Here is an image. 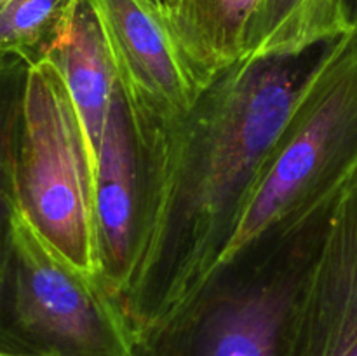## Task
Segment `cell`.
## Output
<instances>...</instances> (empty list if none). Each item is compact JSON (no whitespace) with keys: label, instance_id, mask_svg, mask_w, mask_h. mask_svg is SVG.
Masks as SVG:
<instances>
[{"label":"cell","instance_id":"1","mask_svg":"<svg viewBox=\"0 0 357 356\" xmlns=\"http://www.w3.org/2000/svg\"><path fill=\"white\" fill-rule=\"evenodd\" d=\"M303 58L236 63L142 147V222L124 299L138 344L209 293L213 267L314 61Z\"/></svg>","mask_w":357,"mask_h":356},{"label":"cell","instance_id":"2","mask_svg":"<svg viewBox=\"0 0 357 356\" xmlns=\"http://www.w3.org/2000/svg\"><path fill=\"white\" fill-rule=\"evenodd\" d=\"M357 171V21L323 45L300 86L284 129L248 192L209 292L271 239L317 222Z\"/></svg>","mask_w":357,"mask_h":356},{"label":"cell","instance_id":"3","mask_svg":"<svg viewBox=\"0 0 357 356\" xmlns=\"http://www.w3.org/2000/svg\"><path fill=\"white\" fill-rule=\"evenodd\" d=\"M136 344L103 278L56 253L16 206L0 288V356H135Z\"/></svg>","mask_w":357,"mask_h":356},{"label":"cell","instance_id":"4","mask_svg":"<svg viewBox=\"0 0 357 356\" xmlns=\"http://www.w3.org/2000/svg\"><path fill=\"white\" fill-rule=\"evenodd\" d=\"M14 181L17 206L42 239L101 278L89 154L65 80L47 58L28 65L24 77Z\"/></svg>","mask_w":357,"mask_h":356},{"label":"cell","instance_id":"5","mask_svg":"<svg viewBox=\"0 0 357 356\" xmlns=\"http://www.w3.org/2000/svg\"><path fill=\"white\" fill-rule=\"evenodd\" d=\"M284 356H357V171L314 227L282 339Z\"/></svg>","mask_w":357,"mask_h":356},{"label":"cell","instance_id":"6","mask_svg":"<svg viewBox=\"0 0 357 356\" xmlns=\"http://www.w3.org/2000/svg\"><path fill=\"white\" fill-rule=\"evenodd\" d=\"M139 143L190 112L201 89L162 17L145 0H93Z\"/></svg>","mask_w":357,"mask_h":356},{"label":"cell","instance_id":"7","mask_svg":"<svg viewBox=\"0 0 357 356\" xmlns=\"http://www.w3.org/2000/svg\"><path fill=\"white\" fill-rule=\"evenodd\" d=\"M300 271L209 292L183 320L139 342L135 356H284V321Z\"/></svg>","mask_w":357,"mask_h":356},{"label":"cell","instance_id":"8","mask_svg":"<svg viewBox=\"0 0 357 356\" xmlns=\"http://www.w3.org/2000/svg\"><path fill=\"white\" fill-rule=\"evenodd\" d=\"M145 159L121 91L110 105L93 184V218L103 281L124 306L142 222Z\"/></svg>","mask_w":357,"mask_h":356},{"label":"cell","instance_id":"9","mask_svg":"<svg viewBox=\"0 0 357 356\" xmlns=\"http://www.w3.org/2000/svg\"><path fill=\"white\" fill-rule=\"evenodd\" d=\"M45 58L58 66L72 98L86 140L94 184L110 105L117 91V77L93 0H73Z\"/></svg>","mask_w":357,"mask_h":356},{"label":"cell","instance_id":"10","mask_svg":"<svg viewBox=\"0 0 357 356\" xmlns=\"http://www.w3.org/2000/svg\"><path fill=\"white\" fill-rule=\"evenodd\" d=\"M258 3L260 0H178L176 9L164 20L199 89L243 59Z\"/></svg>","mask_w":357,"mask_h":356},{"label":"cell","instance_id":"11","mask_svg":"<svg viewBox=\"0 0 357 356\" xmlns=\"http://www.w3.org/2000/svg\"><path fill=\"white\" fill-rule=\"evenodd\" d=\"M352 27L347 0H260L248 27L243 59L303 58Z\"/></svg>","mask_w":357,"mask_h":356},{"label":"cell","instance_id":"12","mask_svg":"<svg viewBox=\"0 0 357 356\" xmlns=\"http://www.w3.org/2000/svg\"><path fill=\"white\" fill-rule=\"evenodd\" d=\"M26 70V59L0 52V288L9 257L13 216L17 206L14 166Z\"/></svg>","mask_w":357,"mask_h":356},{"label":"cell","instance_id":"13","mask_svg":"<svg viewBox=\"0 0 357 356\" xmlns=\"http://www.w3.org/2000/svg\"><path fill=\"white\" fill-rule=\"evenodd\" d=\"M73 0H3L0 3V52L28 65L44 59L54 44Z\"/></svg>","mask_w":357,"mask_h":356},{"label":"cell","instance_id":"14","mask_svg":"<svg viewBox=\"0 0 357 356\" xmlns=\"http://www.w3.org/2000/svg\"><path fill=\"white\" fill-rule=\"evenodd\" d=\"M157 14H159L162 20H167V17L173 14V10L176 9L178 0H145Z\"/></svg>","mask_w":357,"mask_h":356},{"label":"cell","instance_id":"15","mask_svg":"<svg viewBox=\"0 0 357 356\" xmlns=\"http://www.w3.org/2000/svg\"><path fill=\"white\" fill-rule=\"evenodd\" d=\"M352 16H354V21H357V0H356V6L352 9Z\"/></svg>","mask_w":357,"mask_h":356},{"label":"cell","instance_id":"16","mask_svg":"<svg viewBox=\"0 0 357 356\" xmlns=\"http://www.w3.org/2000/svg\"><path fill=\"white\" fill-rule=\"evenodd\" d=\"M3 2V0H0V3H2Z\"/></svg>","mask_w":357,"mask_h":356}]
</instances>
